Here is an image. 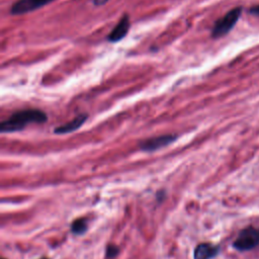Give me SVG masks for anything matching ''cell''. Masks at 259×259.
Returning a JSON list of instances; mask_svg holds the SVG:
<instances>
[{"label": "cell", "instance_id": "obj_1", "mask_svg": "<svg viewBox=\"0 0 259 259\" xmlns=\"http://www.w3.org/2000/svg\"><path fill=\"white\" fill-rule=\"evenodd\" d=\"M48 121L46 112L38 108L15 111L7 120L0 124L1 133H14L25 130L30 124H44Z\"/></svg>", "mask_w": 259, "mask_h": 259}, {"label": "cell", "instance_id": "obj_2", "mask_svg": "<svg viewBox=\"0 0 259 259\" xmlns=\"http://www.w3.org/2000/svg\"><path fill=\"white\" fill-rule=\"evenodd\" d=\"M242 13L241 7H236L227 12L222 18H220L211 30V37L219 39L226 36L236 25L240 15Z\"/></svg>", "mask_w": 259, "mask_h": 259}, {"label": "cell", "instance_id": "obj_3", "mask_svg": "<svg viewBox=\"0 0 259 259\" xmlns=\"http://www.w3.org/2000/svg\"><path fill=\"white\" fill-rule=\"evenodd\" d=\"M259 244V230L253 227H247L242 230L233 246L239 251H248Z\"/></svg>", "mask_w": 259, "mask_h": 259}, {"label": "cell", "instance_id": "obj_4", "mask_svg": "<svg viewBox=\"0 0 259 259\" xmlns=\"http://www.w3.org/2000/svg\"><path fill=\"white\" fill-rule=\"evenodd\" d=\"M177 138H178L177 135H171V134L152 137L142 141V142L139 144V148L145 152L157 151L161 148L167 147L168 145L174 143Z\"/></svg>", "mask_w": 259, "mask_h": 259}, {"label": "cell", "instance_id": "obj_5", "mask_svg": "<svg viewBox=\"0 0 259 259\" xmlns=\"http://www.w3.org/2000/svg\"><path fill=\"white\" fill-rule=\"evenodd\" d=\"M53 1L55 0H17L10 8V14L20 15L29 13L48 5Z\"/></svg>", "mask_w": 259, "mask_h": 259}, {"label": "cell", "instance_id": "obj_6", "mask_svg": "<svg viewBox=\"0 0 259 259\" xmlns=\"http://www.w3.org/2000/svg\"><path fill=\"white\" fill-rule=\"evenodd\" d=\"M130 17L128 14H124L120 21L117 22V25L111 30V32L107 35L106 40L109 43H117L122 41L129 33L130 30Z\"/></svg>", "mask_w": 259, "mask_h": 259}, {"label": "cell", "instance_id": "obj_7", "mask_svg": "<svg viewBox=\"0 0 259 259\" xmlns=\"http://www.w3.org/2000/svg\"><path fill=\"white\" fill-rule=\"evenodd\" d=\"M87 119H88V114L87 113H80L77 116H75L74 119L71 120L70 122L55 128L54 129V133L56 135H65V134L75 132V131L80 129L85 124Z\"/></svg>", "mask_w": 259, "mask_h": 259}, {"label": "cell", "instance_id": "obj_8", "mask_svg": "<svg viewBox=\"0 0 259 259\" xmlns=\"http://www.w3.org/2000/svg\"><path fill=\"white\" fill-rule=\"evenodd\" d=\"M219 247L210 243L199 244L194 252L195 259H211L218 255Z\"/></svg>", "mask_w": 259, "mask_h": 259}, {"label": "cell", "instance_id": "obj_9", "mask_svg": "<svg viewBox=\"0 0 259 259\" xmlns=\"http://www.w3.org/2000/svg\"><path fill=\"white\" fill-rule=\"evenodd\" d=\"M71 231L75 235H82L87 231V220L80 218L75 220L71 225Z\"/></svg>", "mask_w": 259, "mask_h": 259}, {"label": "cell", "instance_id": "obj_10", "mask_svg": "<svg viewBox=\"0 0 259 259\" xmlns=\"http://www.w3.org/2000/svg\"><path fill=\"white\" fill-rule=\"evenodd\" d=\"M120 253V248L113 245V244H109L106 247V258H114L115 256H117V254Z\"/></svg>", "mask_w": 259, "mask_h": 259}, {"label": "cell", "instance_id": "obj_11", "mask_svg": "<svg viewBox=\"0 0 259 259\" xmlns=\"http://www.w3.org/2000/svg\"><path fill=\"white\" fill-rule=\"evenodd\" d=\"M109 0H93V4L96 6H102L104 5L105 3H107Z\"/></svg>", "mask_w": 259, "mask_h": 259}, {"label": "cell", "instance_id": "obj_12", "mask_svg": "<svg viewBox=\"0 0 259 259\" xmlns=\"http://www.w3.org/2000/svg\"><path fill=\"white\" fill-rule=\"evenodd\" d=\"M250 12H251L252 14H255V15H259V5H257V6H254V7H252V8L250 9Z\"/></svg>", "mask_w": 259, "mask_h": 259}, {"label": "cell", "instance_id": "obj_13", "mask_svg": "<svg viewBox=\"0 0 259 259\" xmlns=\"http://www.w3.org/2000/svg\"><path fill=\"white\" fill-rule=\"evenodd\" d=\"M42 259H49V258H42Z\"/></svg>", "mask_w": 259, "mask_h": 259}, {"label": "cell", "instance_id": "obj_14", "mask_svg": "<svg viewBox=\"0 0 259 259\" xmlns=\"http://www.w3.org/2000/svg\"><path fill=\"white\" fill-rule=\"evenodd\" d=\"M3 259H5V258H3Z\"/></svg>", "mask_w": 259, "mask_h": 259}]
</instances>
